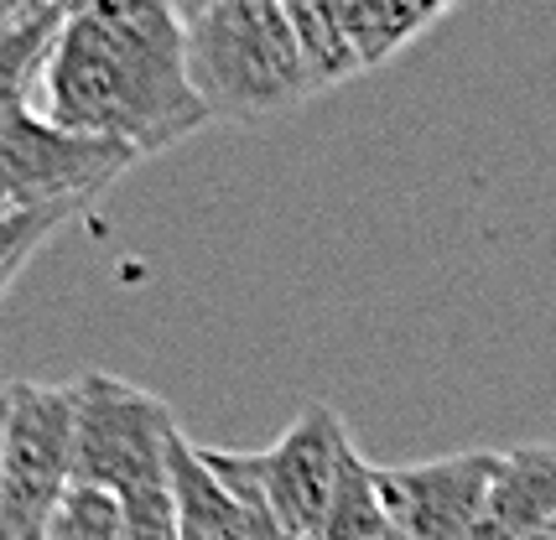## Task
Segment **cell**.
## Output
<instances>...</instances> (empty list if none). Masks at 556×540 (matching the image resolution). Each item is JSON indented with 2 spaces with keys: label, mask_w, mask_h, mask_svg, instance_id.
<instances>
[{
  "label": "cell",
  "mask_w": 556,
  "mask_h": 540,
  "mask_svg": "<svg viewBox=\"0 0 556 540\" xmlns=\"http://www.w3.org/2000/svg\"><path fill=\"white\" fill-rule=\"evenodd\" d=\"M48 540H125V504L110 489L68 484L48 515Z\"/></svg>",
  "instance_id": "cell-13"
},
{
  "label": "cell",
  "mask_w": 556,
  "mask_h": 540,
  "mask_svg": "<svg viewBox=\"0 0 556 540\" xmlns=\"http://www.w3.org/2000/svg\"><path fill=\"white\" fill-rule=\"evenodd\" d=\"M505 452H453L432 463L375 467V489L406 540H473Z\"/></svg>",
  "instance_id": "cell-7"
},
{
  "label": "cell",
  "mask_w": 556,
  "mask_h": 540,
  "mask_svg": "<svg viewBox=\"0 0 556 540\" xmlns=\"http://www.w3.org/2000/svg\"><path fill=\"white\" fill-rule=\"evenodd\" d=\"M121 504H125V540H182V519H177L172 484L130 493Z\"/></svg>",
  "instance_id": "cell-15"
},
{
  "label": "cell",
  "mask_w": 556,
  "mask_h": 540,
  "mask_svg": "<svg viewBox=\"0 0 556 540\" xmlns=\"http://www.w3.org/2000/svg\"><path fill=\"white\" fill-rule=\"evenodd\" d=\"M68 22V5H52L48 16H37L31 26L0 37V120H11L16 110H31V83L42 78V63L52 52L58 26Z\"/></svg>",
  "instance_id": "cell-12"
},
{
  "label": "cell",
  "mask_w": 556,
  "mask_h": 540,
  "mask_svg": "<svg viewBox=\"0 0 556 540\" xmlns=\"http://www.w3.org/2000/svg\"><path fill=\"white\" fill-rule=\"evenodd\" d=\"M287 22L296 31V48H302V63H307V78H313L317 94L364 74L339 16H333V0H287Z\"/></svg>",
  "instance_id": "cell-11"
},
{
  "label": "cell",
  "mask_w": 556,
  "mask_h": 540,
  "mask_svg": "<svg viewBox=\"0 0 556 540\" xmlns=\"http://www.w3.org/2000/svg\"><path fill=\"white\" fill-rule=\"evenodd\" d=\"M42 120L130 151L136 162L172 151L208 125L188 78L182 16L167 0L68 5L42 63Z\"/></svg>",
  "instance_id": "cell-1"
},
{
  "label": "cell",
  "mask_w": 556,
  "mask_h": 540,
  "mask_svg": "<svg viewBox=\"0 0 556 540\" xmlns=\"http://www.w3.org/2000/svg\"><path fill=\"white\" fill-rule=\"evenodd\" d=\"M203 458L218 478L255 493L287 540H323L343 489V467L354 458V442H349L343 416L333 406H307L266 452L244 458V452L203 447Z\"/></svg>",
  "instance_id": "cell-3"
},
{
  "label": "cell",
  "mask_w": 556,
  "mask_h": 540,
  "mask_svg": "<svg viewBox=\"0 0 556 540\" xmlns=\"http://www.w3.org/2000/svg\"><path fill=\"white\" fill-rule=\"evenodd\" d=\"M188 37V78L208 120L266 125L317 94L287 5L276 0H198L177 5Z\"/></svg>",
  "instance_id": "cell-2"
},
{
  "label": "cell",
  "mask_w": 556,
  "mask_h": 540,
  "mask_svg": "<svg viewBox=\"0 0 556 540\" xmlns=\"http://www.w3.org/2000/svg\"><path fill=\"white\" fill-rule=\"evenodd\" d=\"M552 519H556V442H531L505 452L473 540H535Z\"/></svg>",
  "instance_id": "cell-8"
},
{
  "label": "cell",
  "mask_w": 556,
  "mask_h": 540,
  "mask_svg": "<svg viewBox=\"0 0 556 540\" xmlns=\"http://www.w3.org/2000/svg\"><path fill=\"white\" fill-rule=\"evenodd\" d=\"M447 11H453L447 0H333V16H339L364 74L386 68L395 52L412 48L416 37L442 22Z\"/></svg>",
  "instance_id": "cell-10"
},
{
  "label": "cell",
  "mask_w": 556,
  "mask_h": 540,
  "mask_svg": "<svg viewBox=\"0 0 556 540\" xmlns=\"http://www.w3.org/2000/svg\"><path fill=\"white\" fill-rule=\"evenodd\" d=\"M52 5H42V0H0V37H11V31H22V26H31L37 16H48Z\"/></svg>",
  "instance_id": "cell-16"
},
{
  "label": "cell",
  "mask_w": 556,
  "mask_h": 540,
  "mask_svg": "<svg viewBox=\"0 0 556 540\" xmlns=\"http://www.w3.org/2000/svg\"><path fill=\"white\" fill-rule=\"evenodd\" d=\"M125 167H136L130 151L68 136L37 110H16L11 120H0V219L37 208H84Z\"/></svg>",
  "instance_id": "cell-5"
},
{
  "label": "cell",
  "mask_w": 556,
  "mask_h": 540,
  "mask_svg": "<svg viewBox=\"0 0 556 540\" xmlns=\"http://www.w3.org/2000/svg\"><path fill=\"white\" fill-rule=\"evenodd\" d=\"M73 484V385H11L0 525L48 536V515Z\"/></svg>",
  "instance_id": "cell-6"
},
{
  "label": "cell",
  "mask_w": 556,
  "mask_h": 540,
  "mask_svg": "<svg viewBox=\"0 0 556 540\" xmlns=\"http://www.w3.org/2000/svg\"><path fill=\"white\" fill-rule=\"evenodd\" d=\"M172 499L182 519V540H255L261 510L244 504L240 493L218 478L203 447H193L182 432L172 437Z\"/></svg>",
  "instance_id": "cell-9"
},
{
  "label": "cell",
  "mask_w": 556,
  "mask_h": 540,
  "mask_svg": "<svg viewBox=\"0 0 556 540\" xmlns=\"http://www.w3.org/2000/svg\"><path fill=\"white\" fill-rule=\"evenodd\" d=\"M177 421L162 395L115 374L73 380V484L130 499L172 484Z\"/></svg>",
  "instance_id": "cell-4"
},
{
  "label": "cell",
  "mask_w": 556,
  "mask_h": 540,
  "mask_svg": "<svg viewBox=\"0 0 556 540\" xmlns=\"http://www.w3.org/2000/svg\"><path fill=\"white\" fill-rule=\"evenodd\" d=\"M5 421H11V385H0V489H5Z\"/></svg>",
  "instance_id": "cell-17"
},
{
  "label": "cell",
  "mask_w": 556,
  "mask_h": 540,
  "mask_svg": "<svg viewBox=\"0 0 556 540\" xmlns=\"http://www.w3.org/2000/svg\"><path fill=\"white\" fill-rule=\"evenodd\" d=\"M73 219V208H37V214H16V219H0V296L5 286L26 270V260L48 245L52 234Z\"/></svg>",
  "instance_id": "cell-14"
},
{
  "label": "cell",
  "mask_w": 556,
  "mask_h": 540,
  "mask_svg": "<svg viewBox=\"0 0 556 540\" xmlns=\"http://www.w3.org/2000/svg\"><path fill=\"white\" fill-rule=\"evenodd\" d=\"M535 540H556V519H552V525H546V530H541V536H535Z\"/></svg>",
  "instance_id": "cell-18"
}]
</instances>
